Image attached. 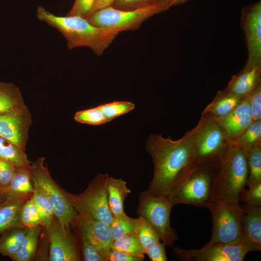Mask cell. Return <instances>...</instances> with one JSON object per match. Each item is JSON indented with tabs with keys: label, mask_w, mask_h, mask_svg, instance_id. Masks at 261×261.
<instances>
[{
	"label": "cell",
	"mask_w": 261,
	"mask_h": 261,
	"mask_svg": "<svg viewBox=\"0 0 261 261\" xmlns=\"http://www.w3.org/2000/svg\"><path fill=\"white\" fill-rule=\"evenodd\" d=\"M146 148L151 156L154 172L147 191L155 196H167L174 184L196 164L190 141L185 133L173 140L169 136L150 134Z\"/></svg>",
	"instance_id": "1"
},
{
	"label": "cell",
	"mask_w": 261,
	"mask_h": 261,
	"mask_svg": "<svg viewBox=\"0 0 261 261\" xmlns=\"http://www.w3.org/2000/svg\"><path fill=\"white\" fill-rule=\"evenodd\" d=\"M37 17L60 32L65 38L69 49L87 47L97 56L102 55L119 34L96 26L86 18L57 15L41 6L37 9Z\"/></svg>",
	"instance_id": "2"
},
{
	"label": "cell",
	"mask_w": 261,
	"mask_h": 261,
	"mask_svg": "<svg viewBox=\"0 0 261 261\" xmlns=\"http://www.w3.org/2000/svg\"><path fill=\"white\" fill-rule=\"evenodd\" d=\"M247 151L230 142L224 156L216 165L214 200L239 204V196L246 185L248 177Z\"/></svg>",
	"instance_id": "3"
},
{
	"label": "cell",
	"mask_w": 261,
	"mask_h": 261,
	"mask_svg": "<svg viewBox=\"0 0 261 261\" xmlns=\"http://www.w3.org/2000/svg\"><path fill=\"white\" fill-rule=\"evenodd\" d=\"M217 165L196 164L173 185L167 197L178 203L207 207L214 200V180Z\"/></svg>",
	"instance_id": "4"
},
{
	"label": "cell",
	"mask_w": 261,
	"mask_h": 261,
	"mask_svg": "<svg viewBox=\"0 0 261 261\" xmlns=\"http://www.w3.org/2000/svg\"><path fill=\"white\" fill-rule=\"evenodd\" d=\"M185 133L196 164L217 165L230 144L216 118L206 113H202L197 125Z\"/></svg>",
	"instance_id": "5"
},
{
	"label": "cell",
	"mask_w": 261,
	"mask_h": 261,
	"mask_svg": "<svg viewBox=\"0 0 261 261\" xmlns=\"http://www.w3.org/2000/svg\"><path fill=\"white\" fill-rule=\"evenodd\" d=\"M45 157H40L30 165L33 186L41 189L50 203L54 216L64 231L70 229L78 214L67 192L53 179L44 165Z\"/></svg>",
	"instance_id": "6"
},
{
	"label": "cell",
	"mask_w": 261,
	"mask_h": 261,
	"mask_svg": "<svg viewBox=\"0 0 261 261\" xmlns=\"http://www.w3.org/2000/svg\"><path fill=\"white\" fill-rule=\"evenodd\" d=\"M165 11L160 4L135 10H121L109 6L91 14L87 19L93 25L118 33L138 29L152 16Z\"/></svg>",
	"instance_id": "7"
},
{
	"label": "cell",
	"mask_w": 261,
	"mask_h": 261,
	"mask_svg": "<svg viewBox=\"0 0 261 261\" xmlns=\"http://www.w3.org/2000/svg\"><path fill=\"white\" fill-rule=\"evenodd\" d=\"M138 201L136 210L138 216L144 218L154 227L166 246H173L178 239L176 231L170 224L173 203L167 196H155L147 190L140 193Z\"/></svg>",
	"instance_id": "8"
},
{
	"label": "cell",
	"mask_w": 261,
	"mask_h": 261,
	"mask_svg": "<svg viewBox=\"0 0 261 261\" xmlns=\"http://www.w3.org/2000/svg\"><path fill=\"white\" fill-rule=\"evenodd\" d=\"M108 176L107 174H98L82 193H67L78 215L92 218L110 225L113 215L109 206L106 189Z\"/></svg>",
	"instance_id": "9"
},
{
	"label": "cell",
	"mask_w": 261,
	"mask_h": 261,
	"mask_svg": "<svg viewBox=\"0 0 261 261\" xmlns=\"http://www.w3.org/2000/svg\"><path fill=\"white\" fill-rule=\"evenodd\" d=\"M212 218V232L209 243L228 245L240 244L242 207L240 204L213 200L207 206Z\"/></svg>",
	"instance_id": "10"
},
{
	"label": "cell",
	"mask_w": 261,
	"mask_h": 261,
	"mask_svg": "<svg viewBox=\"0 0 261 261\" xmlns=\"http://www.w3.org/2000/svg\"><path fill=\"white\" fill-rule=\"evenodd\" d=\"M240 24L247 50V58L245 66L261 68V0L242 9Z\"/></svg>",
	"instance_id": "11"
},
{
	"label": "cell",
	"mask_w": 261,
	"mask_h": 261,
	"mask_svg": "<svg viewBox=\"0 0 261 261\" xmlns=\"http://www.w3.org/2000/svg\"><path fill=\"white\" fill-rule=\"evenodd\" d=\"M176 257L184 261H243L248 251L240 244L228 245L208 242L198 249H174Z\"/></svg>",
	"instance_id": "12"
},
{
	"label": "cell",
	"mask_w": 261,
	"mask_h": 261,
	"mask_svg": "<svg viewBox=\"0 0 261 261\" xmlns=\"http://www.w3.org/2000/svg\"><path fill=\"white\" fill-rule=\"evenodd\" d=\"M79 237L87 239L108 261L113 241L110 225L92 218L78 215L72 225Z\"/></svg>",
	"instance_id": "13"
},
{
	"label": "cell",
	"mask_w": 261,
	"mask_h": 261,
	"mask_svg": "<svg viewBox=\"0 0 261 261\" xmlns=\"http://www.w3.org/2000/svg\"><path fill=\"white\" fill-rule=\"evenodd\" d=\"M45 230L49 244L50 261H79L82 260L79 246L70 229L64 231L55 217Z\"/></svg>",
	"instance_id": "14"
},
{
	"label": "cell",
	"mask_w": 261,
	"mask_h": 261,
	"mask_svg": "<svg viewBox=\"0 0 261 261\" xmlns=\"http://www.w3.org/2000/svg\"><path fill=\"white\" fill-rule=\"evenodd\" d=\"M32 118L26 106L0 115V136L26 150Z\"/></svg>",
	"instance_id": "15"
},
{
	"label": "cell",
	"mask_w": 261,
	"mask_h": 261,
	"mask_svg": "<svg viewBox=\"0 0 261 261\" xmlns=\"http://www.w3.org/2000/svg\"><path fill=\"white\" fill-rule=\"evenodd\" d=\"M242 207L240 244L248 252L261 251V206Z\"/></svg>",
	"instance_id": "16"
},
{
	"label": "cell",
	"mask_w": 261,
	"mask_h": 261,
	"mask_svg": "<svg viewBox=\"0 0 261 261\" xmlns=\"http://www.w3.org/2000/svg\"><path fill=\"white\" fill-rule=\"evenodd\" d=\"M249 95L245 97L228 115L216 118L230 142L238 138L253 122L249 105Z\"/></svg>",
	"instance_id": "17"
},
{
	"label": "cell",
	"mask_w": 261,
	"mask_h": 261,
	"mask_svg": "<svg viewBox=\"0 0 261 261\" xmlns=\"http://www.w3.org/2000/svg\"><path fill=\"white\" fill-rule=\"evenodd\" d=\"M261 68L246 66L233 75L225 88L228 92L239 97L249 96L260 84Z\"/></svg>",
	"instance_id": "18"
},
{
	"label": "cell",
	"mask_w": 261,
	"mask_h": 261,
	"mask_svg": "<svg viewBox=\"0 0 261 261\" xmlns=\"http://www.w3.org/2000/svg\"><path fill=\"white\" fill-rule=\"evenodd\" d=\"M6 200L32 194L34 186L30 167H16L8 186L4 188Z\"/></svg>",
	"instance_id": "19"
},
{
	"label": "cell",
	"mask_w": 261,
	"mask_h": 261,
	"mask_svg": "<svg viewBox=\"0 0 261 261\" xmlns=\"http://www.w3.org/2000/svg\"><path fill=\"white\" fill-rule=\"evenodd\" d=\"M31 195L6 200L0 203V235L11 229L24 227L20 221V212L23 203Z\"/></svg>",
	"instance_id": "20"
},
{
	"label": "cell",
	"mask_w": 261,
	"mask_h": 261,
	"mask_svg": "<svg viewBox=\"0 0 261 261\" xmlns=\"http://www.w3.org/2000/svg\"><path fill=\"white\" fill-rule=\"evenodd\" d=\"M244 98L232 94L225 89L218 90L202 113L210 114L216 118L224 117L234 109Z\"/></svg>",
	"instance_id": "21"
},
{
	"label": "cell",
	"mask_w": 261,
	"mask_h": 261,
	"mask_svg": "<svg viewBox=\"0 0 261 261\" xmlns=\"http://www.w3.org/2000/svg\"><path fill=\"white\" fill-rule=\"evenodd\" d=\"M106 189L108 204L113 216L125 214L124 202L131 190L127 186V183L121 178H115L108 176Z\"/></svg>",
	"instance_id": "22"
},
{
	"label": "cell",
	"mask_w": 261,
	"mask_h": 261,
	"mask_svg": "<svg viewBox=\"0 0 261 261\" xmlns=\"http://www.w3.org/2000/svg\"><path fill=\"white\" fill-rule=\"evenodd\" d=\"M26 106L21 91L13 83L0 82V115Z\"/></svg>",
	"instance_id": "23"
},
{
	"label": "cell",
	"mask_w": 261,
	"mask_h": 261,
	"mask_svg": "<svg viewBox=\"0 0 261 261\" xmlns=\"http://www.w3.org/2000/svg\"><path fill=\"white\" fill-rule=\"evenodd\" d=\"M28 229L15 227L2 233L0 236V254L12 260L18 252Z\"/></svg>",
	"instance_id": "24"
},
{
	"label": "cell",
	"mask_w": 261,
	"mask_h": 261,
	"mask_svg": "<svg viewBox=\"0 0 261 261\" xmlns=\"http://www.w3.org/2000/svg\"><path fill=\"white\" fill-rule=\"evenodd\" d=\"M41 226L29 228L13 261H31L36 258Z\"/></svg>",
	"instance_id": "25"
},
{
	"label": "cell",
	"mask_w": 261,
	"mask_h": 261,
	"mask_svg": "<svg viewBox=\"0 0 261 261\" xmlns=\"http://www.w3.org/2000/svg\"><path fill=\"white\" fill-rule=\"evenodd\" d=\"M0 159L11 162L16 167H30L31 163L25 150L1 136Z\"/></svg>",
	"instance_id": "26"
},
{
	"label": "cell",
	"mask_w": 261,
	"mask_h": 261,
	"mask_svg": "<svg viewBox=\"0 0 261 261\" xmlns=\"http://www.w3.org/2000/svg\"><path fill=\"white\" fill-rule=\"evenodd\" d=\"M34 186L31 196L38 211L41 227L46 229L52 222L55 218L52 207L43 192Z\"/></svg>",
	"instance_id": "27"
},
{
	"label": "cell",
	"mask_w": 261,
	"mask_h": 261,
	"mask_svg": "<svg viewBox=\"0 0 261 261\" xmlns=\"http://www.w3.org/2000/svg\"><path fill=\"white\" fill-rule=\"evenodd\" d=\"M134 234L140 242L145 253L150 246L160 240L159 234L154 227L140 216L136 218Z\"/></svg>",
	"instance_id": "28"
},
{
	"label": "cell",
	"mask_w": 261,
	"mask_h": 261,
	"mask_svg": "<svg viewBox=\"0 0 261 261\" xmlns=\"http://www.w3.org/2000/svg\"><path fill=\"white\" fill-rule=\"evenodd\" d=\"M248 177L246 185L248 187L261 182V145H257L247 151Z\"/></svg>",
	"instance_id": "29"
},
{
	"label": "cell",
	"mask_w": 261,
	"mask_h": 261,
	"mask_svg": "<svg viewBox=\"0 0 261 261\" xmlns=\"http://www.w3.org/2000/svg\"><path fill=\"white\" fill-rule=\"evenodd\" d=\"M135 224L136 218L129 217L126 213L113 216L110 224L113 240L134 234Z\"/></svg>",
	"instance_id": "30"
},
{
	"label": "cell",
	"mask_w": 261,
	"mask_h": 261,
	"mask_svg": "<svg viewBox=\"0 0 261 261\" xmlns=\"http://www.w3.org/2000/svg\"><path fill=\"white\" fill-rule=\"evenodd\" d=\"M231 143L247 150L261 145V120L253 121L238 138Z\"/></svg>",
	"instance_id": "31"
},
{
	"label": "cell",
	"mask_w": 261,
	"mask_h": 261,
	"mask_svg": "<svg viewBox=\"0 0 261 261\" xmlns=\"http://www.w3.org/2000/svg\"><path fill=\"white\" fill-rule=\"evenodd\" d=\"M111 249L119 250L130 255L145 258V252L134 234H131L114 240Z\"/></svg>",
	"instance_id": "32"
},
{
	"label": "cell",
	"mask_w": 261,
	"mask_h": 261,
	"mask_svg": "<svg viewBox=\"0 0 261 261\" xmlns=\"http://www.w3.org/2000/svg\"><path fill=\"white\" fill-rule=\"evenodd\" d=\"M135 106L130 102L116 101L99 105L108 122L133 110Z\"/></svg>",
	"instance_id": "33"
},
{
	"label": "cell",
	"mask_w": 261,
	"mask_h": 261,
	"mask_svg": "<svg viewBox=\"0 0 261 261\" xmlns=\"http://www.w3.org/2000/svg\"><path fill=\"white\" fill-rule=\"evenodd\" d=\"M30 197L24 202L20 212L21 224L23 227L27 228H35L40 225L38 211Z\"/></svg>",
	"instance_id": "34"
},
{
	"label": "cell",
	"mask_w": 261,
	"mask_h": 261,
	"mask_svg": "<svg viewBox=\"0 0 261 261\" xmlns=\"http://www.w3.org/2000/svg\"><path fill=\"white\" fill-rule=\"evenodd\" d=\"M74 119L79 123L91 125H100L108 122L99 106L76 112Z\"/></svg>",
	"instance_id": "35"
},
{
	"label": "cell",
	"mask_w": 261,
	"mask_h": 261,
	"mask_svg": "<svg viewBox=\"0 0 261 261\" xmlns=\"http://www.w3.org/2000/svg\"><path fill=\"white\" fill-rule=\"evenodd\" d=\"M239 201L249 207L261 206V182L248 187V189L244 188L240 193Z\"/></svg>",
	"instance_id": "36"
},
{
	"label": "cell",
	"mask_w": 261,
	"mask_h": 261,
	"mask_svg": "<svg viewBox=\"0 0 261 261\" xmlns=\"http://www.w3.org/2000/svg\"><path fill=\"white\" fill-rule=\"evenodd\" d=\"M158 3L160 0H115L111 6L121 10H135Z\"/></svg>",
	"instance_id": "37"
},
{
	"label": "cell",
	"mask_w": 261,
	"mask_h": 261,
	"mask_svg": "<svg viewBox=\"0 0 261 261\" xmlns=\"http://www.w3.org/2000/svg\"><path fill=\"white\" fill-rule=\"evenodd\" d=\"M81 259L85 261H104L98 250L87 239L79 237Z\"/></svg>",
	"instance_id": "38"
},
{
	"label": "cell",
	"mask_w": 261,
	"mask_h": 261,
	"mask_svg": "<svg viewBox=\"0 0 261 261\" xmlns=\"http://www.w3.org/2000/svg\"><path fill=\"white\" fill-rule=\"evenodd\" d=\"M96 0H75L67 15H77L87 18L91 14Z\"/></svg>",
	"instance_id": "39"
},
{
	"label": "cell",
	"mask_w": 261,
	"mask_h": 261,
	"mask_svg": "<svg viewBox=\"0 0 261 261\" xmlns=\"http://www.w3.org/2000/svg\"><path fill=\"white\" fill-rule=\"evenodd\" d=\"M253 121L261 120V84L249 95Z\"/></svg>",
	"instance_id": "40"
},
{
	"label": "cell",
	"mask_w": 261,
	"mask_h": 261,
	"mask_svg": "<svg viewBox=\"0 0 261 261\" xmlns=\"http://www.w3.org/2000/svg\"><path fill=\"white\" fill-rule=\"evenodd\" d=\"M16 167L11 162L0 159V187L8 186Z\"/></svg>",
	"instance_id": "41"
},
{
	"label": "cell",
	"mask_w": 261,
	"mask_h": 261,
	"mask_svg": "<svg viewBox=\"0 0 261 261\" xmlns=\"http://www.w3.org/2000/svg\"><path fill=\"white\" fill-rule=\"evenodd\" d=\"M165 245L160 241L150 246L145 252L152 261H167Z\"/></svg>",
	"instance_id": "42"
},
{
	"label": "cell",
	"mask_w": 261,
	"mask_h": 261,
	"mask_svg": "<svg viewBox=\"0 0 261 261\" xmlns=\"http://www.w3.org/2000/svg\"><path fill=\"white\" fill-rule=\"evenodd\" d=\"M144 258L134 256L119 250L111 249L108 261H142Z\"/></svg>",
	"instance_id": "43"
},
{
	"label": "cell",
	"mask_w": 261,
	"mask_h": 261,
	"mask_svg": "<svg viewBox=\"0 0 261 261\" xmlns=\"http://www.w3.org/2000/svg\"><path fill=\"white\" fill-rule=\"evenodd\" d=\"M115 0H96L90 15L97 11L111 6Z\"/></svg>",
	"instance_id": "44"
},
{
	"label": "cell",
	"mask_w": 261,
	"mask_h": 261,
	"mask_svg": "<svg viewBox=\"0 0 261 261\" xmlns=\"http://www.w3.org/2000/svg\"><path fill=\"white\" fill-rule=\"evenodd\" d=\"M190 0H170L167 6L168 10L172 6L184 3Z\"/></svg>",
	"instance_id": "45"
},
{
	"label": "cell",
	"mask_w": 261,
	"mask_h": 261,
	"mask_svg": "<svg viewBox=\"0 0 261 261\" xmlns=\"http://www.w3.org/2000/svg\"><path fill=\"white\" fill-rule=\"evenodd\" d=\"M6 200L4 188L0 187V203Z\"/></svg>",
	"instance_id": "46"
},
{
	"label": "cell",
	"mask_w": 261,
	"mask_h": 261,
	"mask_svg": "<svg viewBox=\"0 0 261 261\" xmlns=\"http://www.w3.org/2000/svg\"><path fill=\"white\" fill-rule=\"evenodd\" d=\"M170 0H160V3L163 7L165 9V11L168 10L167 6L169 3Z\"/></svg>",
	"instance_id": "47"
}]
</instances>
